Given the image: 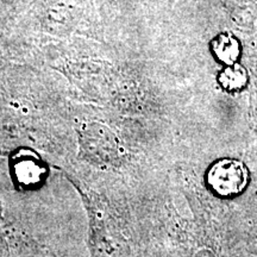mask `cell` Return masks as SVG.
<instances>
[{"label": "cell", "instance_id": "cell-1", "mask_svg": "<svg viewBox=\"0 0 257 257\" xmlns=\"http://www.w3.org/2000/svg\"><path fill=\"white\" fill-rule=\"evenodd\" d=\"M206 182L212 193L219 198L238 197L249 185V170L242 161L225 157L217 160L208 168Z\"/></svg>", "mask_w": 257, "mask_h": 257}, {"label": "cell", "instance_id": "cell-2", "mask_svg": "<svg viewBox=\"0 0 257 257\" xmlns=\"http://www.w3.org/2000/svg\"><path fill=\"white\" fill-rule=\"evenodd\" d=\"M11 170L19 187L37 188L48 176L46 163L35 154L19 152L11 160Z\"/></svg>", "mask_w": 257, "mask_h": 257}, {"label": "cell", "instance_id": "cell-3", "mask_svg": "<svg viewBox=\"0 0 257 257\" xmlns=\"http://www.w3.org/2000/svg\"><path fill=\"white\" fill-rule=\"evenodd\" d=\"M211 51L213 56L224 66L237 63L242 55V46L238 38L229 32L217 35L211 42Z\"/></svg>", "mask_w": 257, "mask_h": 257}, {"label": "cell", "instance_id": "cell-4", "mask_svg": "<svg viewBox=\"0 0 257 257\" xmlns=\"http://www.w3.org/2000/svg\"><path fill=\"white\" fill-rule=\"evenodd\" d=\"M249 82V74L238 62L225 66L218 74V83L224 91L229 93L240 92Z\"/></svg>", "mask_w": 257, "mask_h": 257}]
</instances>
